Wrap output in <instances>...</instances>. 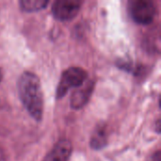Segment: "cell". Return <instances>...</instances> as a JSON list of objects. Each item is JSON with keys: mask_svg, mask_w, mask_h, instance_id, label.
<instances>
[{"mask_svg": "<svg viewBox=\"0 0 161 161\" xmlns=\"http://www.w3.org/2000/svg\"><path fill=\"white\" fill-rule=\"evenodd\" d=\"M17 88L27 112L37 122H41L43 115V94L39 77L31 72H25L19 77Z\"/></svg>", "mask_w": 161, "mask_h": 161, "instance_id": "cell-1", "label": "cell"}, {"mask_svg": "<svg viewBox=\"0 0 161 161\" xmlns=\"http://www.w3.org/2000/svg\"><path fill=\"white\" fill-rule=\"evenodd\" d=\"M87 76V72L79 67H71L65 70L61 75L57 88V98L60 99L64 97L71 89L82 86L86 82Z\"/></svg>", "mask_w": 161, "mask_h": 161, "instance_id": "cell-2", "label": "cell"}, {"mask_svg": "<svg viewBox=\"0 0 161 161\" xmlns=\"http://www.w3.org/2000/svg\"><path fill=\"white\" fill-rule=\"evenodd\" d=\"M127 8L132 20L141 25L151 24L157 15L156 4L151 0H130Z\"/></svg>", "mask_w": 161, "mask_h": 161, "instance_id": "cell-3", "label": "cell"}, {"mask_svg": "<svg viewBox=\"0 0 161 161\" xmlns=\"http://www.w3.org/2000/svg\"><path fill=\"white\" fill-rule=\"evenodd\" d=\"M81 5L79 0H57L52 5V13L59 21H70L79 12Z\"/></svg>", "mask_w": 161, "mask_h": 161, "instance_id": "cell-4", "label": "cell"}, {"mask_svg": "<svg viewBox=\"0 0 161 161\" xmlns=\"http://www.w3.org/2000/svg\"><path fill=\"white\" fill-rule=\"evenodd\" d=\"M94 89V82L92 80L85 82L82 86L78 87L71 96L70 104L74 109H80L87 105Z\"/></svg>", "mask_w": 161, "mask_h": 161, "instance_id": "cell-5", "label": "cell"}, {"mask_svg": "<svg viewBox=\"0 0 161 161\" xmlns=\"http://www.w3.org/2000/svg\"><path fill=\"white\" fill-rule=\"evenodd\" d=\"M72 150L73 147L71 142L62 139L56 143L53 149L44 158L43 161H69Z\"/></svg>", "mask_w": 161, "mask_h": 161, "instance_id": "cell-6", "label": "cell"}, {"mask_svg": "<svg viewBox=\"0 0 161 161\" xmlns=\"http://www.w3.org/2000/svg\"><path fill=\"white\" fill-rule=\"evenodd\" d=\"M108 144V128L103 123L99 124L91 138V147L94 150L103 149Z\"/></svg>", "mask_w": 161, "mask_h": 161, "instance_id": "cell-7", "label": "cell"}, {"mask_svg": "<svg viewBox=\"0 0 161 161\" xmlns=\"http://www.w3.org/2000/svg\"><path fill=\"white\" fill-rule=\"evenodd\" d=\"M48 5L47 0H21L20 7L25 12H34L43 9Z\"/></svg>", "mask_w": 161, "mask_h": 161, "instance_id": "cell-8", "label": "cell"}, {"mask_svg": "<svg viewBox=\"0 0 161 161\" xmlns=\"http://www.w3.org/2000/svg\"><path fill=\"white\" fill-rule=\"evenodd\" d=\"M1 79H2V74H1V72H0V81H1Z\"/></svg>", "mask_w": 161, "mask_h": 161, "instance_id": "cell-9", "label": "cell"}]
</instances>
